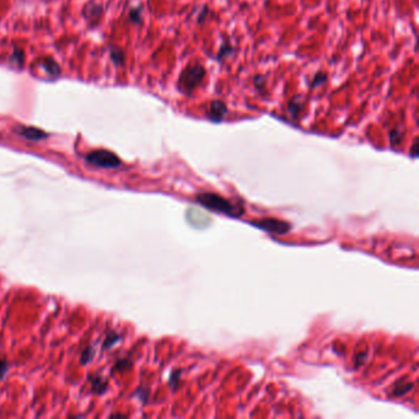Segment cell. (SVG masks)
Instances as JSON below:
<instances>
[{"label": "cell", "instance_id": "cell-14", "mask_svg": "<svg viewBox=\"0 0 419 419\" xmlns=\"http://www.w3.org/2000/svg\"><path fill=\"white\" fill-rule=\"evenodd\" d=\"M42 67L45 68V70L47 71V73L53 75V76L59 74V67L53 59H47L46 62H42Z\"/></svg>", "mask_w": 419, "mask_h": 419}, {"label": "cell", "instance_id": "cell-1", "mask_svg": "<svg viewBox=\"0 0 419 419\" xmlns=\"http://www.w3.org/2000/svg\"><path fill=\"white\" fill-rule=\"evenodd\" d=\"M207 70L201 63H191L182 69L177 80V89L186 96H192L193 91L203 82Z\"/></svg>", "mask_w": 419, "mask_h": 419}, {"label": "cell", "instance_id": "cell-20", "mask_svg": "<svg viewBox=\"0 0 419 419\" xmlns=\"http://www.w3.org/2000/svg\"><path fill=\"white\" fill-rule=\"evenodd\" d=\"M208 15H209V9H208V6H207V5H204V6L202 7V10L199 11V14H198L197 24L198 25L203 24V22L207 20V17H208Z\"/></svg>", "mask_w": 419, "mask_h": 419}, {"label": "cell", "instance_id": "cell-2", "mask_svg": "<svg viewBox=\"0 0 419 419\" xmlns=\"http://www.w3.org/2000/svg\"><path fill=\"white\" fill-rule=\"evenodd\" d=\"M197 202L201 206L206 207L209 210L218 211V213L226 214L229 216H239L241 215L242 211H244V208H242L240 204H234L231 203L227 199L222 198L221 196L216 195V193H210V192H204L199 193L197 195Z\"/></svg>", "mask_w": 419, "mask_h": 419}, {"label": "cell", "instance_id": "cell-10", "mask_svg": "<svg viewBox=\"0 0 419 419\" xmlns=\"http://www.w3.org/2000/svg\"><path fill=\"white\" fill-rule=\"evenodd\" d=\"M412 389H413V384H411V382H398V384L395 385L394 390H392V396H395V397L405 396Z\"/></svg>", "mask_w": 419, "mask_h": 419}, {"label": "cell", "instance_id": "cell-18", "mask_svg": "<svg viewBox=\"0 0 419 419\" xmlns=\"http://www.w3.org/2000/svg\"><path fill=\"white\" fill-rule=\"evenodd\" d=\"M129 17H131L132 22H134V24H140V22H141V7H136V9H132Z\"/></svg>", "mask_w": 419, "mask_h": 419}, {"label": "cell", "instance_id": "cell-17", "mask_svg": "<svg viewBox=\"0 0 419 419\" xmlns=\"http://www.w3.org/2000/svg\"><path fill=\"white\" fill-rule=\"evenodd\" d=\"M94 354H95V350L94 348H91V347H89V348L85 349L84 351H82L81 354V363L82 364H87L91 361V359L94 358Z\"/></svg>", "mask_w": 419, "mask_h": 419}, {"label": "cell", "instance_id": "cell-16", "mask_svg": "<svg viewBox=\"0 0 419 419\" xmlns=\"http://www.w3.org/2000/svg\"><path fill=\"white\" fill-rule=\"evenodd\" d=\"M132 366V361L131 359H127V358H123V359H118L117 361H116L115 364V370H117V371H122V370H126L128 368H131Z\"/></svg>", "mask_w": 419, "mask_h": 419}, {"label": "cell", "instance_id": "cell-8", "mask_svg": "<svg viewBox=\"0 0 419 419\" xmlns=\"http://www.w3.org/2000/svg\"><path fill=\"white\" fill-rule=\"evenodd\" d=\"M235 54V47L229 42V41H224L221 42L220 47H219L218 53H216L215 59L219 62V63H222V62L226 61L227 58L232 57Z\"/></svg>", "mask_w": 419, "mask_h": 419}, {"label": "cell", "instance_id": "cell-19", "mask_svg": "<svg viewBox=\"0 0 419 419\" xmlns=\"http://www.w3.org/2000/svg\"><path fill=\"white\" fill-rule=\"evenodd\" d=\"M180 376H181V371L178 370V371H173L171 375H170V380H169V385L170 387H171L172 390L177 389V382L178 380H180Z\"/></svg>", "mask_w": 419, "mask_h": 419}, {"label": "cell", "instance_id": "cell-12", "mask_svg": "<svg viewBox=\"0 0 419 419\" xmlns=\"http://www.w3.org/2000/svg\"><path fill=\"white\" fill-rule=\"evenodd\" d=\"M252 82L253 86H255V89L257 90V91H260L261 94H266V90H267V87H266L267 86V80H266L265 75H255V76L252 77Z\"/></svg>", "mask_w": 419, "mask_h": 419}, {"label": "cell", "instance_id": "cell-23", "mask_svg": "<svg viewBox=\"0 0 419 419\" xmlns=\"http://www.w3.org/2000/svg\"><path fill=\"white\" fill-rule=\"evenodd\" d=\"M411 155H412L413 157H417L418 156V139L417 138H416L415 141H413L412 152H411Z\"/></svg>", "mask_w": 419, "mask_h": 419}, {"label": "cell", "instance_id": "cell-21", "mask_svg": "<svg viewBox=\"0 0 419 419\" xmlns=\"http://www.w3.org/2000/svg\"><path fill=\"white\" fill-rule=\"evenodd\" d=\"M112 59L116 62L117 64H122L123 61H124V57H123V52L121 50H118V48H116L115 52L112 51Z\"/></svg>", "mask_w": 419, "mask_h": 419}, {"label": "cell", "instance_id": "cell-9", "mask_svg": "<svg viewBox=\"0 0 419 419\" xmlns=\"http://www.w3.org/2000/svg\"><path fill=\"white\" fill-rule=\"evenodd\" d=\"M89 381L90 384H91L92 391L96 392V394L101 395L103 394V392H106V390H107V381L99 376V375H91V376H89Z\"/></svg>", "mask_w": 419, "mask_h": 419}, {"label": "cell", "instance_id": "cell-22", "mask_svg": "<svg viewBox=\"0 0 419 419\" xmlns=\"http://www.w3.org/2000/svg\"><path fill=\"white\" fill-rule=\"evenodd\" d=\"M7 370H9V364H7L4 359H0V380L4 379Z\"/></svg>", "mask_w": 419, "mask_h": 419}, {"label": "cell", "instance_id": "cell-5", "mask_svg": "<svg viewBox=\"0 0 419 419\" xmlns=\"http://www.w3.org/2000/svg\"><path fill=\"white\" fill-rule=\"evenodd\" d=\"M229 108L225 101L222 100H213L209 103V107L207 110V118L213 123H220L226 117Z\"/></svg>", "mask_w": 419, "mask_h": 419}, {"label": "cell", "instance_id": "cell-6", "mask_svg": "<svg viewBox=\"0 0 419 419\" xmlns=\"http://www.w3.org/2000/svg\"><path fill=\"white\" fill-rule=\"evenodd\" d=\"M17 133L20 136H22L24 138L28 139V140H41V139L47 138L48 134L46 132H43L42 129H38L36 127H25L21 126L17 128Z\"/></svg>", "mask_w": 419, "mask_h": 419}, {"label": "cell", "instance_id": "cell-4", "mask_svg": "<svg viewBox=\"0 0 419 419\" xmlns=\"http://www.w3.org/2000/svg\"><path fill=\"white\" fill-rule=\"evenodd\" d=\"M251 225L258 227V229L265 230V231L270 232V234H276V235L286 234L291 227L290 224H288L286 221H281L274 218H266V219H262V220L251 221Z\"/></svg>", "mask_w": 419, "mask_h": 419}, {"label": "cell", "instance_id": "cell-3", "mask_svg": "<svg viewBox=\"0 0 419 419\" xmlns=\"http://www.w3.org/2000/svg\"><path fill=\"white\" fill-rule=\"evenodd\" d=\"M85 159L89 164L103 169H115L121 166L120 157L108 150H95L87 154Z\"/></svg>", "mask_w": 419, "mask_h": 419}, {"label": "cell", "instance_id": "cell-13", "mask_svg": "<svg viewBox=\"0 0 419 419\" xmlns=\"http://www.w3.org/2000/svg\"><path fill=\"white\" fill-rule=\"evenodd\" d=\"M389 138H390V143H391L392 146H397L398 144L402 141L403 139V132L400 131L398 128H395V129H391L389 133Z\"/></svg>", "mask_w": 419, "mask_h": 419}, {"label": "cell", "instance_id": "cell-7", "mask_svg": "<svg viewBox=\"0 0 419 419\" xmlns=\"http://www.w3.org/2000/svg\"><path fill=\"white\" fill-rule=\"evenodd\" d=\"M302 108H304V102H302V97L300 95H295V96L291 97L288 101V105H286V111L293 120H299Z\"/></svg>", "mask_w": 419, "mask_h": 419}, {"label": "cell", "instance_id": "cell-11", "mask_svg": "<svg viewBox=\"0 0 419 419\" xmlns=\"http://www.w3.org/2000/svg\"><path fill=\"white\" fill-rule=\"evenodd\" d=\"M327 79H328V75L326 74L325 71H317V73L312 76L311 82H310V89L315 90V89H317V87L322 86L323 84H326Z\"/></svg>", "mask_w": 419, "mask_h": 419}, {"label": "cell", "instance_id": "cell-15", "mask_svg": "<svg viewBox=\"0 0 419 419\" xmlns=\"http://www.w3.org/2000/svg\"><path fill=\"white\" fill-rule=\"evenodd\" d=\"M120 338L121 337L117 333L110 332L107 335V337H106L105 342H103V348H111V347L117 345V343L120 342Z\"/></svg>", "mask_w": 419, "mask_h": 419}]
</instances>
